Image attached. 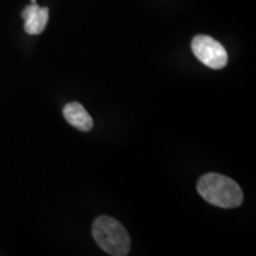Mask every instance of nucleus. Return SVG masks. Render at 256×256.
Instances as JSON below:
<instances>
[{
  "instance_id": "obj_3",
  "label": "nucleus",
  "mask_w": 256,
  "mask_h": 256,
  "mask_svg": "<svg viewBox=\"0 0 256 256\" xmlns=\"http://www.w3.org/2000/svg\"><path fill=\"white\" fill-rule=\"evenodd\" d=\"M194 55L210 69H223L228 63V54L220 42L206 34H198L192 40Z\"/></svg>"
},
{
  "instance_id": "obj_5",
  "label": "nucleus",
  "mask_w": 256,
  "mask_h": 256,
  "mask_svg": "<svg viewBox=\"0 0 256 256\" xmlns=\"http://www.w3.org/2000/svg\"><path fill=\"white\" fill-rule=\"evenodd\" d=\"M63 115L72 126L82 132H89L94 126L92 116L78 102H70L64 106Z\"/></svg>"
},
{
  "instance_id": "obj_1",
  "label": "nucleus",
  "mask_w": 256,
  "mask_h": 256,
  "mask_svg": "<svg viewBox=\"0 0 256 256\" xmlns=\"http://www.w3.org/2000/svg\"><path fill=\"white\" fill-rule=\"evenodd\" d=\"M197 191L208 203L223 209L238 208L243 202V192L232 178L220 174L202 176L197 183Z\"/></svg>"
},
{
  "instance_id": "obj_2",
  "label": "nucleus",
  "mask_w": 256,
  "mask_h": 256,
  "mask_svg": "<svg viewBox=\"0 0 256 256\" xmlns=\"http://www.w3.org/2000/svg\"><path fill=\"white\" fill-rule=\"evenodd\" d=\"M92 238L102 250L113 256L130 254V238L127 230L113 217L100 216L92 226Z\"/></svg>"
},
{
  "instance_id": "obj_6",
  "label": "nucleus",
  "mask_w": 256,
  "mask_h": 256,
  "mask_svg": "<svg viewBox=\"0 0 256 256\" xmlns=\"http://www.w3.org/2000/svg\"><path fill=\"white\" fill-rule=\"evenodd\" d=\"M31 4H37L36 0H31Z\"/></svg>"
},
{
  "instance_id": "obj_4",
  "label": "nucleus",
  "mask_w": 256,
  "mask_h": 256,
  "mask_svg": "<svg viewBox=\"0 0 256 256\" xmlns=\"http://www.w3.org/2000/svg\"><path fill=\"white\" fill-rule=\"evenodd\" d=\"M22 18L24 19V30L28 34H40L46 30L49 20V8L31 4L24 8Z\"/></svg>"
}]
</instances>
